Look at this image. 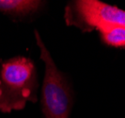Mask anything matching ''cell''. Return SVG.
Returning a JSON list of instances; mask_svg holds the SVG:
<instances>
[{
    "label": "cell",
    "instance_id": "6da1fadb",
    "mask_svg": "<svg viewBox=\"0 0 125 118\" xmlns=\"http://www.w3.org/2000/svg\"><path fill=\"white\" fill-rule=\"evenodd\" d=\"M38 77L34 62L25 57L0 62V112L20 111L37 101Z\"/></svg>",
    "mask_w": 125,
    "mask_h": 118
},
{
    "label": "cell",
    "instance_id": "7a4b0ae2",
    "mask_svg": "<svg viewBox=\"0 0 125 118\" xmlns=\"http://www.w3.org/2000/svg\"><path fill=\"white\" fill-rule=\"evenodd\" d=\"M35 38L41 52V60L45 65L42 90V109L44 117L69 118L73 104L69 79L56 67L38 30H35Z\"/></svg>",
    "mask_w": 125,
    "mask_h": 118
},
{
    "label": "cell",
    "instance_id": "3957f363",
    "mask_svg": "<svg viewBox=\"0 0 125 118\" xmlns=\"http://www.w3.org/2000/svg\"><path fill=\"white\" fill-rule=\"evenodd\" d=\"M65 21L84 31L98 30L104 26L125 27V11L98 0H76L66 7Z\"/></svg>",
    "mask_w": 125,
    "mask_h": 118
},
{
    "label": "cell",
    "instance_id": "277c9868",
    "mask_svg": "<svg viewBox=\"0 0 125 118\" xmlns=\"http://www.w3.org/2000/svg\"><path fill=\"white\" fill-rule=\"evenodd\" d=\"M43 2L35 0H0V12L15 16H25L41 9Z\"/></svg>",
    "mask_w": 125,
    "mask_h": 118
},
{
    "label": "cell",
    "instance_id": "5b68a950",
    "mask_svg": "<svg viewBox=\"0 0 125 118\" xmlns=\"http://www.w3.org/2000/svg\"><path fill=\"white\" fill-rule=\"evenodd\" d=\"M104 44L115 48H125V27L120 26H104L99 29Z\"/></svg>",
    "mask_w": 125,
    "mask_h": 118
}]
</instances>
